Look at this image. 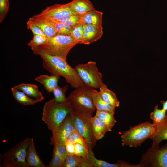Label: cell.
<instances>
[{"label":"cell","instance_id":"1","mask_svg":"<svg viewBox=\"0 0 167 167\" xmlns=\"http://www.w3.org/2000/svg\"><path fill=\"white\" fill-rule=\"evenodd\" d=\"M31 49L34 54L41 57L42 67L51 75L63 77L66 83L75 89L84 84L75 68L71 67L66 60L49 54L40 46Z\"/></svg>","mask_w":167,"mask_h":167},{"label":"cell","instance_id":"2","mask_svg":"<svg viewBox=\"0 0 167 167\" xmlns=\"http://www.w3.org/2000/svg\"><path fill=\"white\" fill-rule=\"evenodd\" d=\"M72 111L69 102L59 103L54 98L47 101L43 108L42 119L51 131L52 137L57 133L62 122Z\"/></svg>","mask_w":167,"mask_h":167},{"label":"cell","instance_id":"3","mask_svg":"<svg viewBox=\"0 0 167 167\" xmlns=\"http://www.w3.org/2000/svg\"><path fill=\"white\" fill-rule=\"evenodd\" d=\"M92 88L84 84L70 93L67 99L72 111L78 115L91 118L96 110L91 93Z\"/></svg>","mask_w":167,"mask_h":167},{"label":"cell","instance_id":"4","mask_svg":"<svg viewBox=\"0 0 167 167\" xmlns=\"http://www.w3.org/2000/svg\"><path fill=\"white\" fill-rule=\"evenodd\" d=\"M157 124L149 121L139 123L123 132L121 136L122 145L130 147L140 146L155 132Z\"/></svg>","mask_w":167,"mask_h":167},{"label":"cell","instance_id":"5","mask_svg":"<svg viewBox=\"0 0 167 167\" xmlns=\"http://www.w3.org/2000/svg\"><path fill=\"white\" fill-rule=\"evenodd\" d=\"M77 43L69 34H57L48 38L47 42L40 46L49 54L66 60L70 51Z\"/></svg>","mask_w":167,"mask_h":167},{"label":"cell","instance_id":"6","mask_svg":"<svg viewBox=\"0 0 167 167\" xmlns=\"http://www.w3.org/2000/svg\"><path fill=\"white\" fill-rule=\"evenodd\" d=\"M30 138H26L0 156V167H26V158Z\"/></svg>","mask_w":167,"mask_h":167},{"label":"cell","instance_id":"7","mask_svg":"<svg viewBox=\"0 0 167 167\" xmlns=\"http://www.w3.org/2000/svg\"><path fill=\"white\" fill-rule=\"evenodd\" d=\"M75 69L84 84L96 89L104 84L102 75L99 71L95 62L90 61L79 64Z\"/></svg>","mask_w":167,"mask_h":167},{"label":"cell","instance_id":"8","mask_svg":"<svg viewBox=\"0 0 167 167\" xmlns=\"http://www.w3.org/2000/svg\"><path fill=\"white\" fill-rule=\"evenodd\" d=\"M140 163L144 167H167V143L161 148L152 145L142 155Z\"/></svg>","mask_w":167,"mask_h":167},{"label":"cell","instance_id":"9","mask_svg":"<svg viewBox=\"0 0 167 167\" xmlns=\"http://www.w3.org/2000/svg\"><path fill=\"white\" fill-rule=\"evenodd\" d=\"M70 115L74 129L87 141L89 150H92L97 141L93 135L90 119L78 115L71 111Z\"/></svg>","mask_w":167,"mask_h":167},{"label":"cell","instance_id":"10","mask_svg":"<svg viewBox=\"0 0 167 167\" xmlns=\"http://www.w3.org/2000/svg\"><path fill=\"white\" fill-rule=\"evenodd\" d=\"M77 14L68 5L54 4L46 7L38 15L51 20H58L65 16Z\"/></svg>","mask_w":167,"mask_h":167},{"label":"cell","instance_id":"11","mask_svg":"<svg viewBox=\"0 0 167 167\" xmlns=\"http://www.w3.org/2000/svg\"><path fill=\"white\" fill-rule=\"evenodd\" d=\"M74 130L70 113L61 123L56 135L51 138L50 144L54 146L65 144L68 138Z\"/></svg>","mask_w":167,"mask_h":167},{"label":"cell","instance_id":"12","mask_svg":"<svg viewBox=\"0 0 167 167\" xmlns=\"http://www.w3.org/2000/svg\"><path fill=\"white\" fill-rule=\"evenodd\" d=\"M102 25H84L83 35L85 45H89L99 40L103 34Z\"/></svg>","mask_w":167,"mask_h":167},{"label":"cell","instance_id":"13","mask_svg":"<svg viewBox=\"0 0 167 167\" xmlns=\"http://www.w3.org/2000/svg\"><path fill=\"white\" fill-rule=\"evenodd\" d=\"M29 19L39 27L48 37H53L57 35L50 19L38 14Z\"/></svg>","mask_w":167,"mask_h":167},{"label":"cell","instance_id":"14","mask_svg":"<svg viewBox=\"0 0 167 167\" xmlns=\"http://www.w3.org/2000/svg\"><path fill=\"white\" fill-rule=\"evenodd\" d=\"M26 161V167H49L43 163L37 154L33 138L30 139Z\"/></svg>","mask_w":167,"mask_h":167},{"label":"cell","instance_id":"15","mask_svg":"<svg viewBox=\"0 0 167 167\" xmlns=\"http://www.w3.org/2000/svg\"><path fill=\"white\" fill-rule=\"evenodd\" d=\"M88 157L93 167H139V164H133L119 160L115 163H110L96 158L92 150H89Z\"/></svg>","mask_w":167,"mask_h":167},{"label":"cell","instance_id":"16","mask_svg":"<svg viewBox=\"0 0 167 167\" xmlns=\"http://www.w3.org/2000/svg\"><path fill=\"white\" fill-rule=\"evenodd\" d=\"M90 121L92 132L97 141L102 138L107 132L112 131V129L95 115L91 118Z\"/></svg>","mask_w":167,"mask_h":167},{"label":"cell","instance_id":"17","mask_svg":"<svg viewBox=\"0 0 167 167\" xmlns=\"http://www.w3.org/2000/svg\"><path fill=\"white\" fill-rule=\"evenodd\" d=\"M149 139L152 141V145L156 146H159L160 143L163 140H167V114L164 120L157 124L155 132Z\"/></svg>","mask_w":167,"mask_h":167},{"label":"cell","instance_id":"18","mask_svg":"<svg viewBox=\"0 0 167 167\" xmlns=\"http://www.w3.org/2000/svg\"><path fill=\"white\" fill-rule=\"evenodd\" d=\"M63 167H93L88 156L83 157L75 154L68 155Z\"/></svg>","mask_w":167,"mask_h":167},{"label":"cell","instance_id":"19","mask_svg":"<svg viewBox=\"0 0 167 167\" xmlns=\"http://www.w3.org/2000/svg\"><path fill=\"white\" fill-rule=\"evenodd\" d=\"M60 77L55 75H42L35 78L34 80L42 84L47 92L51 93L58 85Z\"/></svg>","mask_w":167,"mask_h":167},{"label":"cell","instance_id":"20","mask_svg":"<svg viewBox=\"0 0 167 167\" xmlns=\"http://www.w3.org/2000/svg\"><path fill=\"white\" fill-rule=\"evenodd\" d=\"M67 4L79 14H84L94 9L92 3L89 0H72Z\"/></svg>","mask_w":167,"mask_h":167},{"label":"cell","instance_id":"21","mask_svg":"<svg viewBox=\"0 0 167 167\" xmlns=\"http://www.w3.org/2000/svg\"><path fill=\"white\" fill-rule=\"evenodd\" d=\"M17 89L21 90L30 97L41 101L44 98L42 93L40 91L37 85L30 84L22 83L14 86Z\"/></svg>","mask_w":167,"mask_h":167},{"label":"cell","instance_id":"22","mask_svg":"<svg viewBox=\"0 0 167 167\" xmlns=\"http://www.w3.org/2000/svg\"><path fill=\"white\" fill-rule=\"evenodd\" d=\"M99 89L101 97L105 103L115 108L119 106L120 102L118 100L116 94L109 89L106 85L104 84Z\"/></svg>","mask_w":167,"mask_h":167},{"label":"cell","instance_id":"23","mask_svg":"<svg viewBox=\"0 0 167 167\" xmlns=\"http://www.w3.org/2000/svg\"><path fill=\"white\" fill-rule=\"evenodd\" d=\"M91 93L96 110L107 111L115 113V108L105 103L101 97L99 91L93 88L91 90Z\"/></svg>","mask_w":167,"mask_h":167},{"label":"cell","instance_id":"24","mask_svg":"<svg viewBox=\"0 0 167 167\" xmlns=\"http://www.w3.org/2000/svg\"><path fill=\"white\" fill-rule=\"evenodd\" d=\"M103 13L95 9L82 15V23L85 24L102 25Z\"/></svg>","mask_w":167,"mask_h":167},{"label":"cell","instance_id":"25","mask_svg":"<svg viewBox=\"0 0 167 167\" xmlns=\"http://www.w3.org/2000/svg\"><path fill=\"white\" fill-rule=\"evenodd\" d=\"M13 96L15 99L20 104L24 106L33 105L39 102L20 90L14 86L11 88Z\"/></svg>","mask_w":167,"mask_h":167},{"label":"cell","instance_id":"26","mask_svg":"<svg viewBox=\"0 0 167 167\" xmlns=\"http://www.w3.org/2000/svg\"><path fill=\"white\" fill-rule=\"evenodd\" d=\"M114 114L108 111L96 110L95 116L112 129L117 122Z\"/></svg>","mask_w":167,"mask_h":167},{"label":"cell","instance_id":"27","mask_svg":"<svg viewBox=\"0 0 167 167\" xmlns=\"http://www.w3.org/2000/svg\"><path fill=\"white\" fill-rule=\"evenodd\" d=\"M50 20L57 34H70L73 27L58 20Z\"/></svg>","mask_w":167,"mask_h":167},{"label":"cell","instance_id":"28","mask_svg":"<svg viewBox=\"0 0 167 167\" xmlns=\"http://www.w3.org/2000/svg\"><path fill=\"white\" fill-rule=\"evenodd\" d=\"M166 114V111L162 108L159 109L157 104L155 106L153 111L150 113V118L152 120L153 123L157 124L164 120Z\"/></svg>","mask_w":167,"mask_h":167},{"label":"cell","instance_id":"29","mask_svg":"<svg viewBox=\"0 0 167 167\" xmlns=\"http://www.w3.org/2000/svg\"><path fill=\"white\" fill-rule=\"evenodd\" d=\"M68 88L66 85L63 87L58 85L55 88L52 93H53L55 101L58 103H64L68 101V99L65 96V93Z\"/></svg>","mask_w":167,"mask_h":167},{"label":"cell","instance_id":"30","mask_svg":"<svg viewBox=\"0 0 167 167\" xmlns=\"http://www.w3.org/2000/svg\"><path fill=\"white\" fill-rule=\"evenodd\" d=\"M82 15L75 14L69 15L56 20L65 23L72 27L82 23Z\"/></svg>","mask_w":167,"mask_h":167},{"label":"cell","instance_id":"31","mask_svg":"<svg viewBox=\"0 0 167 167\" xmlns=\"http://www.w3.org/2000/svg\"><path fill=\"white\" fill-rule=\"evenodd\" d=\"M84 24H80L73 27L70 35L75 40L78 44H85L83 35Z\"/></svg>","mask_w":167,"mask_h":167},{"label":"cell","instance_id":"32","mask_svg":"<svg viewBox=\"0 0 167 167\" xmlns=\"http://www.w3.org/2000/svg\"><path fill=\"white\" fill-rule=\"evenodd\" d=\"M48 39V37L46 36L33 35L32 38L29 41L27 45L31 49L34 47H38L45 44Z\"/></svg>","mask_w":167,"mask_h":167},{"label":"cell","instance_id":"33","mask_svg":"<svg viewBox=\"0 0 167 167\" xmlns=\"http://www.w3.org/2000/svg\"><path fill=\"white\" fill-rule=\"evenodd\" d=\"M65 160L55 150L53 149L52 158L48 165L49 167H63Z\"/></svg>","mask_w":167,"mask_h":167},{"label":"cell","instance_id":"34","mask_svg":"<svg viewBox=\"0 0 167 167\" xmlns=\"http://www.w3.org/2000/svg\"><path fill=\"white\" fill-rule=\"evenodd\" d=\"M9 7V0H0V22L4 19Z\"/></svg>","mask_w":167,"mask_h":167},{"label":"cell","instance_id":"35","mask_svg":"<svg viewBox=\"0 0 167 167\" xmlns=\"http://www.w3.org/2000/svg\"><path fill=\"white\" fill-rule=\"evenodd\" d=\"M26 26L27 28L32 31L33 35H38L46 36L39 27L29 19L26 22Z\"/></svg>","mask_w":167,"mask_h":167},{"label":"cell","instance_id":"36","mask_svg":"<svg viewBox=\"0 0 167 167\" xmlns=\"http://www.w3.org/2000/svg\"><path fill=\"white\" fill-rule=\"evenodd\" d=\"M75 154L83 157H88V152L85 148L81 144L76 143L74 144Z\"/></svg>","mask_w":167,"mask_h":167},{"label":"cell","instance_id":"37","mask_svg":"<svg viewBox=\"0 0 167 167\" xmlns=\"http://www.w3.org/2000/svg\"><path fill=\"white\" fill-rule=\"evenodd\" d=\"M72 134L75 139V143H78L81 144L89 152L88 144L85 139L75 129Z\"/></svg>","mask_w":167,"mask_h":167},{"label":"cell","instance_id":"38","mask_svg":"<svg viewBox=\"0 0 167 167\" xmlns=\"http://www.w3.org/2000/svg\"><path fill=\"white\" fill-rule=\"evenodd\" d=\"M62 157L66 159L68 156L65 144H58L54 146V149Z\"/></svg>","mask_w":167,"mask_h":167},{"label":"cell","instance_id":"39","mask_svg":"<svg viewBox=\"0 0 167 167\" xmlns=\"http://www.w3.org/2000/svg\"><path fill=\"white\" fill-rule=\"evenodd\" d=\"M65 145L68 155L75 154L74 144L66 142Z\"/></svg>","mask_w":167,"mask_h":167},{"label":"cell","instance_id":"40","mask_svg":"<svg viewBox=\"0 0 167 167\" xmlns=\"http://www.w3.org/2000/svg\"><path fill=\"white\" fill-rule=\"evenodd\" d=\"M162 105V109L166 111H167V99L166 101L164 100L160 101Z\"/></svg>","mask_w":167,"mask_h":167}]
</instances>
